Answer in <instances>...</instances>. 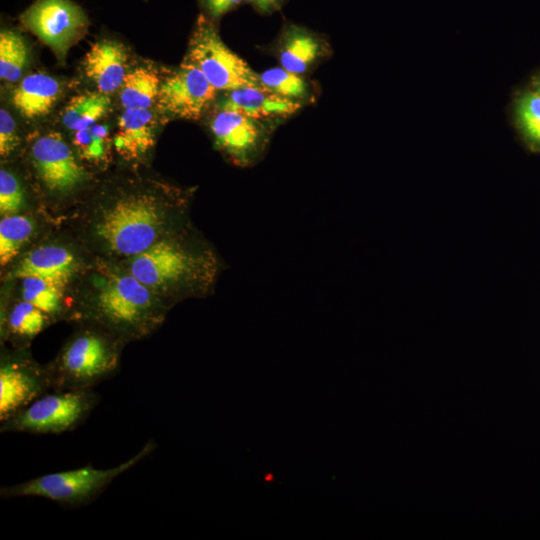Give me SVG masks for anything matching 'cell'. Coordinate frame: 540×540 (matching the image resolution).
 <instances>
[{
  "instance_id": "1",
  "label": "cell",
  "mask_w": 540,
  "mask_h": 540,
  "mask_svg": "<svg viewBox=\"0 0 540 540\" xmlns=\"http://www.w3.org/2000/svg\"><path fill=\"white\" fill-rule=\"evenodd\" d=\"M218 272L219 261L212 248L183 229L134 256L130 264V273L139 281L171 298L205 294Z\"/></svg>"
},
{
  "instance_id": "2",
  "label": "cell",
  "mask_w": 540,
  "mask_h": 540,
  "mask_svg": "<svg viewBox=\"0 0 540 540\" xmlns=\"http://www.w3.org/2000/svg\"><path fill=\"white\" fill-rule=\"evenodd\" d=\"M185 206L183 197L167 201L149 192L127 193L99 212L94 234L110 254L134 257L179 230Z\"/></svg>"
},
{
  "instance_id": "3",
  "label": "cell",
  "mask_w": 540,
  "mask_h": 540,
  "mask_svg": "<svg viewBox=\"0 0 540 540\" xmlns=\"http://www.w3.org/2000/svg\"><path fill=\"white\" fill-rule=\"evenodd\" d=\"M166 308L153 291L131 273L112 275L100 288L86 315L124 342L149 335L164 320Z\"/></svg>"
},
{
  "instance_id": "4",
  "label": "cell",
  "mask_w": 540,
  "mask_h": 540,
  "mask_svg": "<svg viewBox=\"0 0 540 540\" xmlns=\"http://www.w3.org/2000/svg\"><path fill=\"white\" fill-rule=\"evenodd\" d=\"M124 341L89 323L76 331L46 365L52 390L93 389L118 369Z\"/></svg>"
},
{
  "instance_id": "5",
  "label": "cell",
  "mask_w": 540,
  "mask_h": 540,
  "mask_svg": "<svg viewBox=\"0 0 540 540\" xmlns=\"http://www.w3.org/2000/svg\"><path fill=\"white\" fill-rule=\"evenodd\" d=\"M156 448V443L148 441L139 452L127 461L109 469H97L92 465L47 473L21 483L4 486L0 490L2 498L40 497L68 507H79L92 502L118 476L122 475Z\"/></svg>"
},
{
  "instance_id": "6",
  "label": "cell",
  "mask_w": 540,
  "mask_h": 540,
  "mask_svg": "<svg viewBox=\"0 0 540 540\" xmlns=\"http://www.w3.org/2000/svg\"><path fill=\"white\" fill-rule=\"evenodd\" d=\"M98 402L93 389L50 390L0 422V432L62 434L80 425Z\"/></svg>"
},
{
  "instance_id": "7",
  "label": "cell",
  "mask_w": 540,
  "mask_h": 540,
  "mask_svg": "<svg viewBox=\"0 0 540 540\" xmlns=\"http://www.w3.org/2000/svg\"><path fill=\"white\" fill-rule=\"evenodd\" d=\"M184 61L197 67L218 91L240 87L265 89L260 74L227 47L215 22L203 14L196 20Z\"/></svg>"
},
{
  "instance_id": "8",
  "label": "cell",
  "mask_w": 540,
  "mask_h": 540,
  "mask_svg": "<svg viewBox=\"0 0 540 540\" xmlns=\"http://www.w3.org/2000/svg\"><path fill=\"white\" fill-rule=\"evenodd\" d=\"M276 127L241 113L215 109L209 129L216 148L237 167L256 165L264 156Z\"/></svg>"
},
{
  "instance_id": "9",
  "label": "cell",
  "mask_w": 540,
  "mask_h": 540,
  "mask_svg": "<svg viewBox=\"0 0 540 540\" xmlns=\"http://www.w3.org/2000/svg\"><path fill=\"white\" fill-rule=\"evenodd\" d=\"M20 19L61 60L83 37L89 23L85 11L71 0H37Z\"/></svg>"
},
{
  "instance_id": "10",
  "label": "cell",
  "mask_w": 540,
  "mask_h": 540,
  "mask_svg": "<svg viewBox=\"0 0 540 540\" xmlns=\"http://www.w3.org/2000/svg\"><path fill=\"white\" fill-rule=\"evenodd\" d=\"M52 390L46 366H41L22 348L1 356L0 422Z\"/></svg>"
},
{
  "instance_id": "11",
  "label": "cell",
  "mask_w": 540,
  "mask_h": 540,
  "mask_svg": "<svg viewBox=\"0 0 540 540\" xmlns=\"http://www.w3.org/2000/svg\"><path fill=\"white\" fill-rule=\"evenodd\" d=\"M218 90L194 65L183 63L161 81L157 108L173 118L197 120L215 102Z\"/></svg>"
},
{
  "instance_id": "12",
  "label": "cell",
  "mask_w": 540,
  "mask_h": 540,
  "mask_svg": "<svg viewBox=\"0 0 540 540\" xmlns=\"http://www.w3.org/2000/svg\"><path fill=\"white\" fill-rule=\"evenodd\" d=\"M31 158L45 187L54 193H68L86 179V171L62 135L49 132L35 139Z\"/></svg>"
},
{
  "instance_id": "13",
  "label": "cell",
  "mask_w": 540,
  "mask_h": 540,
  "mask_svg": "<svg viewBox=\"0 0 540 540\" xmlns=\"http://www.w3.org/2000/svg\"><path fill=\"white\" fill-rule=\"evenodd\" d=\"M331 51L324 35L290 21L284 22L274 48L280 67L304 76L327 59Z\"/></svg>"
},
{
  "instance_id": "14",
  "label": "cell",
  "mask_w": 540,
  "mask_h": 540,
  "mask_svg": "<svg viewBox=\"0 0 540 540\" xmlns=\"http://www.w3.org/2000/svg\"><path fill=\"white\" fill-rule=\"evenodd\" d=\"M222 92L220 97L217 95L215 109L235 111L275 127L304 107L261 88L240 87Z\"/></svg>"
},
{
  "instance_id": "15",
  "label": "cell",
  "mask_w": 540,
  "mask_h": 540,
  "mask_svg": "<svg viewBox=\"0 0 540 540\" xmlns=\"http://www.w3.org/2000/svg\"><path fill=\"white\" fill-rule=\"evenodd\" d=\"M84 71L98 92L111 94L120 89L127 75V53L113 40L93 43L84 57Z\"/></svg>"
},
{
  "instance_id": "16",
  "label": "cell",
  "mask_w": 540,
  "mask_h": 540,
  "mask_svg": "<svg viewBox=\"0 0 540 540\" xmlns=\"http://www.w3.org/2000/svg\"><path fill=\"white\" fill-rule=\"evenodd\" d=\"M76 259L59 245L40 246L24 256L13 270L14 278L37 277L63 287L76 271Z\"/></svg>"
},
{
  "instance_id": "17",
  "label": "cell",
  "mask_w": 540,
  "mask_h": 540,
  "mask_svg": "<svg viewBox=\"0 0 540 540\" xmlns=\"http://www.w3.org/2000/svg\"><path fill=\"white\" fill-rule=\"evenodd\" d=\"M156 115L150 109H125L113 137L116 151L125 159H138L154 145Z\"/></svg>"
},
{
  "instance_id": "18",
  "label": "cell",
  "mask_w": 540,
  "mask_h": 540,
  "mask_svg": "<svg viewBox=\"0 0 540 540\" xmlns=\"http://www.w3.org/2000/svg\"><path fill=\"white\" fill-rule=\"evenodd\" d=\"M61 93L57 79L44 73H33L14 88L11 102L24 118L33 120L49 114Z\"/></svg>"
},
{
  "instance_id": "19",
  "label": "cell",
  "mask_w": 540,
  "mask_h": 540,
  "mask_svg": "<svg viewBox=\"0 0 540 540\" xmlns=\"http://www.w3.org/2000/svg\"><path fill=\"white\" fill-rule=\"evenodd\" d=\"M51 318L33 304L25 300L19 301L2 320V337L22 348L48 326Z\"/></svg>"
},
{
  "instance_id": "20",
  "label": "cell",
  "mask_w": 540,
  "mask_h": 540,
  "mask_svg": "<svg viewBox=\"0 0 540 540\" xmlns=\"http://www.w3.org/2000/svg\"><path fill=\"white\" fill-rule=\"evenodd\" d=\"M260 79L266 90L303 106L317 99L318 91L315 82L307 76L290 72L282 67H274L262 72Z\"/></svg>"
},
{
  "instance_id": "21",
  "label": "cell",
  "mask_w": 540,
  "mask_h": 540,
  "mask_svg": "<svg viewBox=\"0 0 540 540\" xmlns=\"http://www.w3.org/2000/svg\"><path fill=\"white\" fill-rule=\"evenodd\" d=\"M161 85L151 69L139 67L127 73L119 89L120 103L125 109H150L157 102Z\"/></svg>"
},
{
  "instance_id": "22",
  "label": "cell",
  "mask_w": 540,
  "mask_h": 540,
  "mask_svg": "<svg viewBox=\"0 0 540 540\" xmlns=\"http://www.w3.org/2000/svg\"><path fill=\"white\" fill-rule=\"evenodd\" d=\"M110 98L104 93H84L72 97L62 112V122L71 131L85 129L106 115Z\"/></svg>"
},
{
  "instance_id": "23",
  "label": "cell",
  "mask_w": 540,
  "mask_h": 540,
  "mask_svg": "<svg viewBox=\"0 0 540 540\" xmlns=\"http://www.w3.org/2000/svg\"><path fill=\"white\" fill-rule=\"evenodd\" d=\"M34 231V222L24 215L2 216L0 221V264L6 266L19 253Z\"/></svg>"
},
{
  "instance_id": "24",
  "label": "cell",
  "mask_w": 540,
  "mask_h": 540,
  "mask_svg": "<svg viewBox=\"0 0 540 540\" xmlns=\"http://www.w3.org/2000/svg\"><path fill=\"white\" fill-rule=\"evenodd\" d=\"M28 47L23 37L12 30L0 34V77L6 82L18 81L28 63Z\"/></svg>"
},
{
  "instance_id": "25",
  "label": "cell",
  "mask_w": 540,
  "mask_h": 540,
  "mask_svg": "<svg viewBox=\"0 0 540 540\" xmlns=\"http://www.w3.org/2000/svg\"><path fill=\"white\" fill-rule=\"evenodd\" d=\"M61 286L37 277L22 278V298L50 317L63 312Z\"/></svg>"
},
{
  "instance_id": "26",
  "label": "cell",
  "mask_w": 540,
  "mask_h": 540,
  "mask_svg": "<svg viewBox=\"0 0 540 540\" xmlns=\"http://www.w3.org/2000/svg\"><path fill=\"white\" fill-rule=\"evenodd\" d=\"M514 116L525 140L540 149V94L534 89L521 93L515 101Z\"/></svg>"
},
{
  "instance_id": "27",
  "label": "cell",
  "mask_w": 540,
  "mask_h": 540,
  "mask_svg": "<svg viewBox=\"0 0 540 540\" xmlns=\"http://www.w3.org/2000/svg\"><path fill=\"white\" fill-rule=\"evenodd\" d=\"M111 140L109 129L106 125L95 123L85 129L76 131L73 144L84 160L100 161L109 149Z\"/></svg>"
},
{
  "instance_id": "28",
  "label": "cell",
  "mask_w": 540,
  "mask_h": 540,
  "mask_svg": "<svg viewBox=\"0 0 540 540\" xmlns=\"http://www.w3.org/2000/svg\"><path fill=\"white\" fill-rule=\"evenodd\" d=\"M24 192L17 177L6 169L0 171V213L17 214L24 206Z\"/></svg>"
},
{
  "instance_id": "29",
  "label": "cell",
  "mask_w": 540,
  "mask_h": 540,
  "mask_svg": "<svg viewBox=\"0 0 540 540\" xmlns=\"http://www.w3.org/2000/svg\"><path fill=\"white\" fill-rule=\"evenodd\" d=\"M20 144L14 118L2 108L0 110V155L8 157Z\"/></svg>"
},
{
  "instance_id": "30",
  "label": "cell",
  "mask_w": 540,
  "mask_h": 540,
  "mask_svg": "<svg viewBox=\"0 0 540 540\" xmlns=\"http://www.w3.org/2000/svg\"><path fill=\"white\" fill-rule=\"evenodd\" d=\"M245 3V0H199L203 15L212 21L221 19Z\"/></svg>"
},
{
  "instance_id": "31",
  "label": "cell",
  "mask_w": 540,
  "mask_h": 540,
  "mask_svg": "<svg viewBox=\"0 0 540 540\" xmlns=\"http://www.w3.org/2000/svg\"><path fill=\"white\" fill-rule=\"evenodd\" d=\"M287 0H245L260 15H271L280 11Z\"/></svg>"
},
{
  "instance_id": "32",
  "label": "cell",
  "mask_w": 540,
  "mask_h": 540,
  "mask_svg": "<svg viewBox=\"0 0 540 540\" xmlns=\"http://www.w3.org/2000/svg\"><path fill=\"white\" fill-rule=\"evenodd\" d=\"M533 89L540 94V76L536 78L533 84Z\"/></svg>"
}]
</instances>
